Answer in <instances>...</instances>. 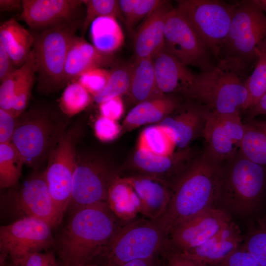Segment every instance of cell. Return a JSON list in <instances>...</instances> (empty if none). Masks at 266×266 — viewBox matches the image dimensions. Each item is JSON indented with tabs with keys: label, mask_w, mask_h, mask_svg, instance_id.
Instances as JSON below:
<instances>
[{
	"label": "cell",
	"mask_w": 266,
	"mask_h": 266,
	"mask_svg": "<svg viewBox=\"0 0 266 266\" xmlns=\"http://www.w3.org/2000/svg\"><path fill=\"white\" fill-rule=\"evenodd\" d=\"M10 56L0 43V81L1 82L16 69Z\"/></svg>",
	"instance_id": "obj_49"
},
{
	"label": "cell",
	"mask_w": 266,
	"mask_h": 266,
	"mask_svg": "<svg viewBox=\"0 0 266 266\" xmlns=\"http://www.w3.org/2000/svg\"><path fill=\"white\" fill-rule=\"evenodd\" d=\"M17 266H61L54 251H45L29 254Z\"/></svg>",
	"instance_id": "obj_45"
},
{
	"label": "cell",
	"mask_w": 266,
	"mask_h": 266,
	"mask_svg": "<svg viewBox=\"0 0 266 266\" xmlns=\"http://www.w3.org/2000/svg\"><path fill=\"white\" fill-rule=\"evenodd\" d=\"M207 266H261L241 245L224 259Z\"/></svg>",
	"instance_id": "obj_44"
},
{
	"label": "cell",
	"mask_w": 266,
	"mask_h": 266,
	"mask_svg": "<svg viewBox=\"0 0 266 266\" xmlns=\"http://www.w3.org/2000/svg\"><path fill=\"white\" fill-rule=\"evenodd\" d=\"M137 0H119V6L125 23L130 18Z\"/></svg>",
	"instance_id": "obj_51"
},
{
	"label": "cell",
	"mask_w": 266,
	"mask_h": 266,
	"mask_svg": "<svg viewBox=\"0 0 266 266\" xmlns=\"http://www.w3.org/2000/svg\"><path fill=\"white\" fill-rule=\"evenodd\" d=\"M23 70L22 65L0 82V109L12 113L15 89Z\"/></svg>",
	"instance_id": "obj_40"
},
{
	"label": "cell",
	"mask_w": 266,
	"mask_h": 266,
	"mask_svg": "<svg viewBox=\"0 0 266 266\" xmlns=\"http://www.w3.org/2000/svg\"><path fill=\"white\" fill-rule=\"evenodd\" d=\"M157 88L163 95L180 93L193 83L195 73L163 50L153 58Z\"/></svg>",
	"instance_id": "obj_22"
},
{
	"label": "cell",
	"mask_w": 266,
	"mask_h": 266,
	"mask_svg": "<svg viewBox=\"0 0 266 266\" xmlns=\"http://www.w3.org/2000/svg\"><path fill=\"white\" fill-rule=\"evenodd\" d=\"M243 241L242 247L261 266H266V216L257 220Z\"/></svg>",
	"instance_id": "obj_36"
},
{
	"label": "cell",
	"mask_w": 266,
	"mask_h": 266,
	"mask_svg": "<svg viewBox=\"0 0 266 266\" xmlns=\"http://www.w3.org/2000/svg\"><path fill=\"white\" fill-rule=\"evenodd\" d=\"M164 1L163 0H137L130 18L125 23L128 30L132 31L140 20L145 19Z\"/></svg>",
	"instance_id": "obj_42"
},
{
	"label": "cell",
	"mask_w": 266,
	"mask_h": 266,
	"mask_svg": "<svg viewBox=\"0 0 266 266\" xmlns=\"http://www.w3.org/2000/svg\"><path fill=\"white\" fill-rule=\"evenodd\" d=\"M248 113L250 118L258 115L266 114V94L263 96L259 100L250 107Z\"/></svg>",
	"instance_id": "obj_50"
},
{
	"label": "cell",
	"mask_w": 266,
	"mask_h": 266,
	"mask_svg": "<svg viewBox=\"0 0 266 266\" xmlns=\"http://www.w3.org/2000/svg\"><path fill=\"white\" fill-rule=\"evenodd\" d=\"M163 50L183 65L206 71L217 66L216 62L193 27L176 7L166 16Z\"/></svg>",
	"instance_id": "obj_14"
},
{
	"label": "cell",
	"mask_w": 266,
	"mask_h": 266,
	"mask_svg": "<svg viewBox=\"0 0 266 266\" xmlns=\"http://www.w3.org/2000/svg\"><path fill=\"white\" fill-rule=\"evenodd\" d=\"M25 165L23 157L12 143H0V187L8 189L18 184Z\"/></svg>",
	"instance_id": "obj_32"
},
{
	"label": "cell",
	"mask_w": 266,
	"mask_h": 266,
	"mask_svg": "<svg viewBox=\"0 0 266 266\" xmlns=\"http://www.w3.org/2000/svg\"><path fill=\"white\" fill-rule=\"evenodd\" d=\"M92 44L100 51L113 54L124 44L125 36L118 19L110 16L95 19L90 27Z\"/></svg>",
	"instance_id": "obj_29"
},
{
	"label": "cell",
	"mask_w": 266,
	"mask_h": 266,
	"mask_svg": "<svg viewBox=\"0 0 266 266\" xmlns=\"http://www.w3.org/2000/svg\"><path fill=\"white\" fill-rule=\"evenodd\" d=\"M0 206L1 217L9 223L33 217L53 228L61 224L64 216L51 196L44 170H34L22 184L8 188L1 196Z\"/></svg>",
	"instance_id": "obj_8"
},
{
	"label": "cell",
	"mask_w": 266,
	"mask_h": 266,
	"mask_svg": "<svg viewBox=\"0 0 266 266\" xmlns=\"http://www.w3.org/2000/svg\"><path fill=\"white\" fill-rule=\"evenodd\" d=\"M133 64L117 66L110 70L108 80L103 89L93 97L100 104L111 98L121 97L128 92L133 70Z\"/></svg>",
	"instance_id": "obj_34"
},
{
	"label": "cell",
	"mask_w": 266,
	"mask_h": 266,
	"mask_svg": "<svg viewBox=\"0 0 266 266\" xmlns=\"http://www.w3.org/2000/svg\"><path fill=\"white\" fill-rule=\"evenodd\" d=\"M94 131L97 137L103 141H112L122 133L116 121L100 116L94 124Z\"/></svg>",
	"instance_id": "obj_43"
},
{
	"label": "cell",
	"mask_w": 266,
	"mask_h": 266,
	"mask_svg": "<svg viewBox=\"0 0 266 266\" xmlns=\"http://www.w3.org/2000/svg\"><path fill=\"white\" fill-rule=\"evenodd\" d=\"M176 3V7L190 23L216 62L236 3L219 0H178Z\"/></svg>",
	"instance_id": "obj_11"
},
{
	"label": "cell",
	"mask_w": 266,
	"mask_h": 266,
	"mask_svg": "<svg viewBox=\"0 0 266 266\" xmlns=\"http://www.w3.org/2000/svg\"><path fill=\"white\" fill-rule=\"evenodd\" d=\"M196 156L188 147L167 156L136 148L133 154L132 166L136 173L133 175L156 177L170 184Z\"/></svg>",
	"instance_id": "obj_17"
},
{
	"label": "cell",
	"mask_w": 266,
	"mask_h": 266,
	"mask_svg": "<svg viewBox=\"0 0 266 266\" xmlns=\"http://www.w3.org/2000/svg\"><path fill=\"white\" fill-rule=\"evenodd\" d=\"M175 147V138L172 131L159 124L150 125L141 132L136 148L159 155L167 156L174 153Z\"/></svg>",
	"instance_id": "obj_31"
},
{
	"label": "cell",
	"mask_w": 266,
	"mask_h": 266,
	"mask_svg": "<svg viewBox=\"0 0 266 266\" xmlns=\"http://www.w3.org/2000/svg\"><path fill=\"white\" fill-rule=\"evenodd\" d=\"M34 42V36L14 18L0 27V43L4 47L15 66H21L27 61Z\"/></svg>",
	"instance_id": "obj_25"
},
{
	"label": "cell",
	"mask_w": 266,
	"mask_h": 266,
	"mask_svg": "<svg viewBox=\"0 0 266 266\" xmlns=\"http://www.w3.org/2000/svg\"><path fill=\"white\" fill-rule=\"evenodd\" d=\"M159 257L150 259L132 261L119 266H161L160 259Z\"/></svg>",
	"instance_id": "obj_52"
},
{
	"label": "cell",
	"mask_w": 266,
	"mask_h": 266,
	"mask_svg": "<svg viewBox=\"0 0 266 266\" xmlns=\"http://www.w3.org/2000/svg\"><path fill=\"white\" fill-rule=\"evenodd\" d=\"M83 2L86 7V13L82 25V33L85 34L93 21L96 18L106 16H113L118 20L124 18L116 0H85Z\"/></svg>",
	"instance_id": "obj_37"
},
{
	"label": "cell",
	"mask_w": 266,
	"mask_h": 266,
	"mask_svg": "<svg viewBox=\"0 0 266 266\" xmlns=\"http://www.w3.org/2000/svg\"><path fill=\"white\" fill-rule=\"evenodd\" d=\"M22 0H0V11H10L17 9L22 6Z\"/></svg>",
	"instance_id": "obj_53"
},
{
	"label": "cell",
	"mask_w": 266,
	"mask_h": 266,
	"mask_svg": "<svg viewBox=\"0 0 266 266\" xmlns=\"http://www.w3.org/2000/svg\"><path fill=\"white\" fill-rule=\"evenodd\" d=\"M160 256L162 258L161 266H207L178 253L163 252Z\"/></svg>",
	"instance_id": "obj_48"
},
{
	"label": "cell",
	"mask_w": 266,
	"mask_h": 266,
	"mask_svg": "<svg viewBox=\"0 0 266 266\" xmlns=\"http://www.w3.org/2000/svg\"><path fill=\"white\" fill-rule=\"evenodd\" d=\"M122 177L131 185L138 198L141 216L152 220L162 216L170 199L169 183L144 175H131Z\"/></svg>",
	"instance_id": "obj_18"
},
{
	"label": "cell",
	"mask_w": 266,
	"mask_h": 266,
	"mask_svg": "<svg viewBox=\"0 0 266 266\" xmlns=\"http://www.w3.org/2000/svg\"><path fill=\"white\" fill-rule=\"evenodd\" d=\"M68 216L53 246L61 266L94 263L125 223L106 201L85 206Z\"/></svg>",
	"instance_id": "obj_1"
},
{
	"label": "cell",
	"mask_w": 266,
	"mask_h": 266,
	"mask_svg": "<svg viewBox=\"0 0 266 266\" xmlns=\"http://www.w3.org/2000/svg\"><path fill=\"white\" fill-rule=\"evenodd\" d=\"M261 56L266 59V40H265L258 49V57Z\"/></svg>",
	"instance_id": "obj_54"
},
{
	"label": "cell",
	"mask_w": 266,
	"mask_h": 266,
	"mask_svg": "<svg viewBox=\"0 0 266 266\" xmlns=\"http://www.w3.org/2000/svg\"><path fill=\"white\" fill-rule=\"evenodd\" d=\"M17 118L12 113L0 109V143L11 142Z\"/></svg>",
	"instance_id": "obj_46"
},
{
	"label": "cell",
	"mask_w": 266,
	"mask_h": 266,
	"mask_svg": "<svg viewBox=\"0 0 266 266\" xmlns=\"http://www.w3.org/2000/svg\"><path fill=\"white\" fill-rule=\"evenodd\" d=\"M23 70L16 85L12 114L18 117L26 110L30 100L35 81L36 67L33 49L23 65Z\"/></svg>",
	"instance_id": "obj_33"
},
{
	"label": "cell",
	"mask_w": 266,
	"mask_h": 266,
	"mask_svg": "<svg viewBox=\"0 0 266 266\" xmlns=\"http://www.w3.org/2000/svg\"><path fill=\"white\" fill-rule=\"evenodd\" d=\"M205 116V110L195 104L174 117L165 118L159 124L172 131L176 147L182 150L188 148L193 140L203 135Z\"/></svg>",
	"instance_id": "obj_24"
},
{
	"label": "cell",
	"mask_w": 266,
	"mask_h": 266,
	"mask_svg": "<svg viewBox=\"0 0 266 266\" xmlns=\"http://www.w3.org/2000/svg\"><path fill=\"white\" fill-rule=\"evenodd\" d=\"M166 233L157 220L140 217L123 223L94 263L119 266L136 260L160 257Z\"/></svg>",
	"instance_id": "obj_6"
},
{
	"label": "cell",
	"mask_w": 266,
	"mask_h": 266,
	"mask_svg": "<svg viewBox=\"0 0 266 266\" xmlns=\"http://www.w3.org/2000/svg\"><path fill=\"white\" fill-rule=\"evenodd\" d=\"M232 221L225 210L208 208L181 223L166 236L163 252L182 253L205 242Z\"/></svg>",
	"instance_id": "obj_15"
},
{
	"label": "cell",
	"mask_w": 266,
	"mask_h": 266,
	"mask_svg": "<svg viewBox=\"0 0 266 266\" xmlns=\"http://www.w3.org/2000/svg\"><path fill=\"white\" fill-rule=\"evenodd\" d=\"M265 40L266 14L255 0L237 2L228 33L219 49L217 66L245 80Z\"/></svg>",
	"instance_id": "obj_3"
},
{
	"label": "cell",
	"mask_w": 266,
	"mask_h": 266,
	"mask_svg": "<svg viewBox=\"0 0 266 266\" xmlns=\"http://www.w3.org/2000/svg\"><path fill=\"white\" fill-rule=\"evenodd\" d=\"M80 0H23L20 18L29 27L44 30L76 20Z\"/></svg>",
	"instance_id": "obj_16"
},
{
	"label": "cell",
	"mask_w": 266,
	"mask_h": 266,
	"mask_svg": "<svg viewBox=\"0 0 266 266\" xmlns=\"http://www.w3.org/2000/svg\"><path fill=\"white\" fill-rule=\"evenodd\" d=\"M175 97L166 95L157 96L140 102L126 115L122 133L140 126L161 122L179 107Z\"/></svg>",
	"instance_id": "obj_23"
},
{
	"label": "cell",
	"mask_w": 266,
	"mask_h": 266,
	"mask_svg": "<svg viewBox=\"0 0 266 266\" xmlns=\"http://www.w3.org/2000/svg\"><path fill=\"white\" fill-rule=\"evenodd\" d=\"M172 7L165 0L144 19L133 38L135 59L153 58L163 50L166 20Z\"/></svg>",
	"instance_id": "obj_19"
},
{
	"label": "cell",
	"mask_w": 266,
	"mask_h": 266,
	"mask_svg": "<svg viewBox=\"0 0 266 266\" xmlns=\"http://www.w3.org/2000/svg\"><path fill=\"white\" fill-rule=\"evenodd\" d=\"M79 25L76 20L41 30L33 36L37 88L41 93L50 94L65 86L67 54Z\"/></svg>",
	"instance_id": "obj_9"
},
{
	"label": "cell",
	"mask_w": 266,
	"mask_h": 266,
	"mask_svg": "<svg viewBox=\"0 0 266 266\" xmlns=\"http://www.w3.org/2000/svg\"><path fill=\"white\" fill-rule=\"evenodd\" d=\"M244 125L239 151L247 159L266 167V121L252 120Z\"/></svg>",
	"instance_id": "obj_30"
},
{
	"label": "cell",
	"mask_w": 266,
	"mask_h": 266,
	"mask_svg": "<svg viewBox=\"0 0 266 266\" xmlns=\"http://www.w3.org/2000/svg\"><path fill=\"white\" fill-rule=\"evenodd\" d=\"M82 134L81 125L76 123L69 127L51 151L44 170L51 196L64 215L71 198L76 147Z\"/></svg>",
	"instance_id": "obj_13"
},
{
	"label": "cell",
	"mask_w": 266,
	"mask_h": 266,
	"mask_svg": "<svg viewBox=\"0 0 266 266\" xmlns=\"http://www.w3.org/2000/svg\"><path fill=\"white\" fill-rule=\"evenodd\" d=\"M84 266H99L97 264L95 263H92L90 264L86 265Z\"/></svg>",
	"instance_id": "obj_56"
},
{
	"label": "cell",
	"mask_w": 266,
	"mask_h": 266,
	"mask_svg": "<svg viewBox=\"0 0 266 266\" xmlns=\"http://www.w3.org/2000/svg\"><path fill=\"white\" fill-rule=\"evenodd\" d=\"M91 95L77 80L68 83L61 96V111L70 117L84 110L90 103Z\"/></svg>",
	"instance_id": "obj_35"
},
{
	"label": "cell",
	"mask_w": 266,
	"mask_h": 266,
	"mask_svg": "<svg viewBox=\"0 0 266 266\" xmlns=\"http://www.w3.org/2000/svg\"><path fill=\"white\" fill-rule=\"evenodd\" d=\"M69 117L45 105H36L18 118L11 143L25 165L40 170L69 127Z\"/></svg>",
	"instance_id": "obj_4"
},
{
	"label": "cell",
	"mask_w": 266,
	"mask_h": 266,
	"mask_svg": "<svg viewBox=\"0 0 266 266\" xmlns=\"http://www.w3.org/2000/svg\"><path fill=\"white\" fill-rule=\"evenodd\" d=\"M119 171L103 156L77 151L71 198L66 213L107 201L109 187Z\"/></svg>",
	"instance_id": "obj_10"
},
{
	"label": "cell",
	"mask_w": 266,
	"mask_h": 266,
	"mask_svg": "<svg viewBox=\"0 0 266 266\" xmlns=\"http://www.w3.org/2000/svg\"><path fill=\"white\" fill-rule=\"evenodd\" d=\"M128 93L137 104L163 95L157 87L152 58L135 59Z\"/></svg>",
	"instance_id": "obj_28"
},
{
	"label": "cell",
	"mask_w": 266,
	"mask_h": 266,
	"mask_svg": "<svg viewBox=\"0 0 266 266\" xmlns=\"http://www.w3.org/2000/svg\"><path fill=\"white\" fill-rule=\"evenodd\" d=\"M217 115L225 131L238 148L245 131V125L241 121L240 112Z\"/></svg>",
	"instance_id": "obj_41"
},
{
	"label": "cell",
	"mask_w": 266,
	"mask_h": 266,
	"mask_svg": "<svg viewBox=\"0 0 266 266\" xmlns=\"http://www.w3.org/2000/svg\"><path fill=\"white\" fill-rule=\"evenodd\" d=\"M266 185V167L247 159L238 150L223 163L217 204L238 214L252 213L260 205Z\"/></svg>",
	"instance_id": "obj_5"
},
{
	"label": "cell",
	"mask_w": 266,
	"mask_h": 266,
	"mask_svg": "<svg viewBox=\"0 0 266 266\" xmlns=\"http://www.w3.org/2000/svg\"><path fill=\"white\" fill-rule=\"evenodd\" d=\"M180 93L206 110L218 115L240 112L249 107L245 80L217 66L195 73L191 85Z\"/></svg>",
	"instance_id": "obj_7"
},
{
	"label": "cell",
	"mask_w": 266,
	"mask_h": 266,
	"mask_svg": "<svg viewBox=\"0 0 266 266\" xmlns=\"http://www.w3.org/2000/svg\"><path fill=\"white\" fill-rule=\"evenodd\" d=\"M52 227L33 217L19 219L0 227V265L17 266L27 255L53 248Z\"/></svg>",
	"instance_id": "obj_12"
},
{
	"label": "cell",
	"mask_w": 266,
	"mask_h": 266,
	"mask_svg": "<svg viewBox=\"0 0 266 266\" xmlns=\"http://www.w3.org/2000/svg\"><path fill=\"white\" fill-rule=\"evenodd\" d=\"M100 115L117 121L124 112V105L121 97H115L99 104Z\"/></svg>",
	"instance_id": "obj_47"
},
{
	"label": "cell",
	"mask_w": 266,
	"mask_h": 266,
	"mask_svg": "<svg viewBox=\"0 0 266 266\" xmlns=\"http://www.w3.org/2000/svg\"><path fill=\"white\" fill-rule=\"evenodd\" d=\"M110 70L103 67H95L82 73L76 80L92 96L101 91L105 86Z\"/></svg>",
	"instance_id": "obj_39"
},
{
	"label": "cell",
	"mask_w": 266,
	"mask_h": 266,
	"mask_svg": "<svg viewBox=\"0 0 266 266\" xmlns=\"http://www.w3.org/2000/svg\"><path fill=\"white\" fill-rule=\"evenodd\" d=\"M205 110V122L202 135L206 144L205 150L216 160L223 163L236 153L238 147L223 127L218 115Z\"/></svg>",
	"instance_id": "obj_26"
},
{
	"label": "cell",
	"mask_w": 266,
	"mask_h": 266,
	"mask_svg": "<svg viewBox=\"0 0 266 266\" xmlns=\"http://www.w3.org/2000/svg\"><path fill=\"white\" fill-rule=\"evenodd\" d=\"M107 202L114 213L124 222L140 217L138 216L141 215L138 198L131 185L119 175L109 187Z\"/></svg>",
	"instance_id": "obj_27"
},
{
	"label": "cell",
	"mask_w": 266,
	"mask_h": 266,
	"mask_svg": "<svg viewBox=\"0 0 266 266\" xmlns=\"http://www.w3.org/2000/svg\"><path fill=\"white\" fill-rule=\"evenodd\" d=\"M249 96V109L266 94V59L259 56L253 70L245 80Z\"/></svg>",
	"instance_id": "obj_38"
},
{
	"label": "cell",
	"mask_w": 266,
	"mask_h": 266,
	"mask_svg": "<svg viewBox=\"0 0 266 266\" xmlns=\"http://www.w3.org/2000/svg\"><path fill=\"white\" fill-rule=\"evenodd\" d=\"M113 54L103 53L83 38L75 35L70 42L64 69L65 85L75 81L85 71L114 64Z\"/></svg>",
	"instance_id": "obj_21"
},
{
	"label": "cell",
	"mask_w": 266,
	"mask_h": 266,
	"mask_svg": "<svg viewBox=\"0 0 266 266\" xmlns=\"http://www.w3.org/2000/svg\"><path fill=\"white\" fill-rule=\"evenodd\" d=\"M243 241L240 228L232 220L204 243L180 254L207 266L228 257Z\"/></svg>",
	"instance_id": "obj_20"
},
{
	"label": "cell",
	"mask_w": 266,
	"mask_h": 266,
	"mask_svg": "<svg viewBox=\"0 0 266 266\" xmlns=\"http://www.w3.org/2000/svg\"><path fill=\"white\" fill-rule=\"evenodd\" d=\"M223 163L205 150L170 184L166 210L156 219L166 236L176 227L217 204Z\"/></svg>",
	"instance_id": "obj_2"
},
{
	"label": "cell",
	"mask_w": 266,
	"mask_h": 266,
	"mask_svg": "<svg viewBox=\"0 0 266 266\" xmlns=\"http://www.w3.org/2000/svg\"><path fill=\"white\" fill-rule=\"evenodd\" d=\"M262 10L266 14V0H255Z\"/></svg>",
	"instance_id": "obj_55"
}]
</instances>
